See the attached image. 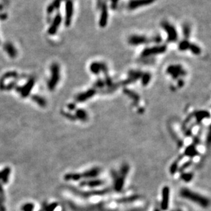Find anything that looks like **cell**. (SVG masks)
<instances>
[{"label": "cell", "mask_w": 211, "mask_h": 211, "mask_svg": "<svg viewBox=\"0 0 211 211\" xmlns=\"http://www.w3.org/2000/svg\"><path fill=\"white\" fill-rule=\"evenodd\" d=\"M167 50V46L165 45H156L150 48H145L141 53V58H149L150 56L159 55L164 53Z\"/></svg>", "instance_id": "obj_5"}, {"label": "cell", "mask_w": 211, "mask_h": 211, "mask_svg": "<svg viewBox=\"0 0 211 211\" xmlns=\"http://www.w3.org/2000/svg\"><path fill=\"white\" fill-rule=\"evenodd\" d=\"M99 8H100V15L99 17V25L101 28H104L108 25L109 18L108 6L107 2L105 1L103 2Z\"/></svg>", "instance_id": "obj_7"}, {"label": "cell", "mask_w": 211, "mask_h": 211, "mask_svg": "<svg viewBox=\"0 0 211 211\" xmlns=\"http://www.w3.org/2000/svg\"><path fill=\"white\" fill-rule=\"evenodd\" d=\"M190 45H191L190 41H189V40L187 39H184L179 43L178 49L181 52L187 51V50H189V49Z\"/></svg>", "instance_id": "obj_21"}, {"label": "cell", "mask_w": 211, "mask_h": 211, "mask_svg": "<svg viewBox=\"0 0 211 211\" xmlns=\"http://www.w3.org/2000/svg\"><path fill=\"white\" fill-rule=\"evenodd\" d=\"M2 201H3L0 199V211H6V208L4 206V204H3Z\"/></svg>", "instance_id": "obj_38"}, {"label": "cell", "mask_w": 211, "mask_h": 211, "mask_svg": "<svg viewBox=\"0 0 211 211\" xmlns=\"http://www.w3.org/2000/svg\"><path fill=\"white\" fill-rule=\"evenodd\" d=\"M68 108L70 111H73V110L75 109V104H74V103H70V104L68 105Z\"/></svg>", "instance_id": "obj_39"}, {"label": "cell", "mask_w": 211, "mask_h": 211, "mask_svg": "<svg viewBox=\"0 0 211 211\" xmlns=\"http://www.w3.org/2000/svg\"><path fill=\"white\" fill-rule=\"evenodd\" d=\"M65 12L64 24L66 27H69L71 26L74 13V4L72 0H67V2H66Z\"/></svg>", "instance_id": "obj_8"}, {"label": "cell", "mask_w": 211, "mask_h": 211, "mask_svg": "<svg viewBox=\"0 0 211 211\" xmlns=\"http://www.w3.org/2000/svg\"><path fill=\"white\" fill-rule=\"evenodd\" d=\"M31 99H33L34 102H35L36 103H38L40 107H45L47 105L46 100L44 99L43 97L39 95H34L31 96Z\"/></svg>", "instance_id": "obj_22"}, {"label": "cell", "mask_w": 211, "mask_h": 211, "mask_svg": "<svg viewBox=\"0 0 211 211\" xmlns=\"http://www.w3.org/2000/svg\"><path fill=\"white\" fill-rule=\"evenodd\" d=\"M191 27L189 26V24L185 23L182 26V34H183V36H185V39L188 40L189 38L191 36Z\"/></svg>", "instance_id": "obj_23"}, {"label": "cell", "mask_w": 211, "mask_h": 211, "mask_svg": "<svg viewBox=\"0 0 211 211\" xmlns=\"http://www.w3.org/2000/svg\"><path fill=\"white\" fill-rule=\"evenodd\" d=\"M162 41V38L159 35H155L150 38L144 35H139V34H133L128 37V43L132 46H138L141 45H146L150 43H156L157 45Z\"/></svg>", "instance_id": "obj_1"}, {"label": "cell", "mask_w": 211, "mask_h": 211, "mask_svg": "<svg viewBox=\"0 0 211 211\" xmlns=\"http://www.w3.org/2000/svg\"><path fill=\"white\" fill-rule=\"evenodd\" d=\"M62 115H63L65 116L67 118H68V119H70V120H72V121H73V120H75V119H76V117H75V116L72 115V114H71V113H69V112H62Z\"/></svg>", "instance_id": "obj_33"}, {"label": "cell", "mask_w": 211, "mask_h": 211, "mask_svg": "<svg viewBox=\"0 0 211 211\" xmlns=\"http://www.w3.org/2000/svg\"><path fill=\"white\" fill-rule=\"evenodd\" d=\"M184 84H185V82H184V81L182 80H179L178 82V86L180 87V88L183 87L184 86Z\"/></svg>", "instance_id": "obj_40"}, {"label": "cell", "mask_w": 211, "mask_h": 211, "mask_svg": "<svg viewBox=\"0 0 211 211\" xmlns=\"http://www.w3.org/2000/svg\"><path fill=\"white\" fill-rule=\"evenodd\" d=\"M158 0H130L128 2L127 8L129 11H135L144 6L153 4Z\"/></svg>", "instance_id": "obj_6"}, {"label": "cell", "mask_w": 211, "mask_h": 211, "mask_svg": "<svg viewBox=\"0 0 211 211\" xmlns=\"http://www.w3.org/2000/svg\"><path fill=\"white\" fill-rule=\"evenodd\" d=\"M103 182L100 179H91V180L83 181L81 183V186H88L91 187H99V186L103 184Z\"/></svg>", "instance_id": "obj_19"}, {"label": "cell", "mask_w": 211, "mask_h": 211, "mask_svg": "<svg viewBox=\"0 0 211 211\" xmlns=\"http://www.w3.org/2000/svg\"><path fill=\"white\" fill-rule=\"evenodd\" d=\"M16 84H17V82H10V84H8L7 86L5 87L4 89L7 90V91H10V90H11L12 89H14V87H16Z\"/></svg>", "instance_id": "obj_34"}, {"label": "cell", "mask_w": 211, "mask_h": 211, "mask_svg": "<svg viewBox=\"0 0 211 211\" xmlns=\"http://www.w3.org/2000/svg\"><path fill=\"white\" fill-rule=\"evenodd\" d=\"M160 26L167 34V40L169 43H175L178 39V34L176 27L167 21L160 23Z\"/></svg>", "instance_id": "obj_3"}, {"label": "cell", "mask_w": 211, "mask_h": 211, "mask_svg": "<svg viewBox=\"0 0 211 211\" xmlns=\"http://www.w3.org/2000/svg\"><path fill=\"white\" fill-rule=\"evenodd\" d=\"M34 208V204L32 203H27L22 206L21 210L23 211H33Z\"/></svg>", "instance_id": "obj_32"}, {"label": "cell", "mask_w": 211, "mask_h": 211, "mask_svg": "<svg viewBox=\"0 0 211 211\" xmlns=\"http://www.w3.org/2000/svg\"><path fill=\"white\" fill-rule=\"evenodd\" d=\"M34 83H35V80L34 78H31V79L29 80V81L23 87H16V91L21 93V96L23 97H27L30 95L31 89H32V88L34 86Z\"/></svg>", "instance_id": "obj_10"}, {"label": "cell", "mask_w": 211, "mask_h": 211, "mask_svg": "<svg viewBox=\"0 0 211 211\" xmlns=\"http://www.w3.org/2000/svg\"><path fill=\"white\" fill-rule=\"evenodd\" d=\"M103 84H104V83H103V82H102V81H99V82H96V87H103Z\"/></svg>", "instance_id": "obj_41"}, {"label": "cell", "mask_w": 211, "mask_h": 211, "mask_svg": "<svg viewBox=\"0 0 211 211\" xmlns=\"http://www.w3.org/2000/svg\"><path fill=\"white\" fill-rule=\"evenodd\" d=\"M10 174V169L9 167H6L0 171V179H2L4 184H6L8 181L9 175Z\"/></svg>", "instance_id": "obj_20"}, {"label": "cell", "mask_w": 211, "mask_h": 211, "mask_svg": "<svg viewBox=\"0 0 211 211\" xmlns=\"http://www.w3.org/2000/svg\"><path fill=\"white\" fill-rule=\"evenodd\" d=\"M125 176L126 175L120 174V175L119 177L116 178L115 182V189L117 191H120L122 189V188H123Z\"/></svg>", "instance_id": "obj_18"}, {"label": "cell", "mask_w": 211, "mask_h": 211, "mask_svg": "<svg viewBox=\"0 0 211 211\" xmlns=\"http://www.w3.org/2000/svg\"><path fill=\"white\" fill-rule=\"evenodd\" d=\"M181 178L185 182H189L193 178V174H191V173H183L181 175Z\"/></svg>", "instance_id": "obj_31"}, {"label": "cell", "mask_w": 211, "mask_h": 211, "mask_svg": "<svg viewBox=\"0 0 211 211\" xmlns=\"http://www.w3.org/2000/svg\"><path fill=\"white\" fill-rule=\"evenodd\" d=\"M189 50H190L191 52L195 55H200L201 52V49L200 47L197 45H196V44L193 43H191V45H190Z\"/></svg>", "instance_id": "obj_25"}, {"label": "cell", "mask_w": 211, "mask_h": 211, "mask_svg": "<svg viewBox=\"0 0 211 211\" xmlns=\"http://www.w3.org/2000/svg\"><path fill=\"white\" fill-rule=\"evenodd\" d=\"M110 3H111V8L112 10H115L116 7L118 6L119 0H109Z\"/></svg>", "instance_id": "obj_35"}, {"label": "cell", "mask_w": 211, "mask_h": 211, "mask_svg": "<svg viewBox=\"0 0 211 211\" xmlns=\"http://www.w3.org/2000/svg\"><path fill=\"white\" fill-rule=\"evenodd\" d=\"M177 169H178L177 162L173 163L172 167H171V169H170V170H171L172 174H174V173L176 171V170H177Z\"/></svg>", "instance_id": "obj_37"}, {"label": "cell", "mask_w": 211, "mask_h": 211, "mask_svg": "<svg viewBox=\"0 0 211 211\" xmlns=\"http://www.w3.org/2000/svg\"><path fill=\"white\" fill-rule=\"evenodd\" d=\"M40 211H44V210H43V209H42V210H40Z\"/></svg>", "instance_id": "obj_42"}, {"label": "cell", "mask_w": 211, "mask_h": 211, "mask_svg": "<svg viewBox=\"0 0 211 211\" xmlns=\"http://www.w3.org/2000/svg\"><path fill=\"white\" fill-rule=\"evenodd\" d=\"M64 0H53V1L49 5L47 8V12L48 14H52L53 12L60 7L62 2Z\"/></svg>", "instance_id": "obj_17"}, {"label": "cell", "mask_w": 211, "mask_h": 211, "mask_svg": "<svg viewBox=\"0 0 211 211\" xmlns=\"http://www.w3.org/2000/svg\"><path fill=\"white\" fill-rule=\"evenodd\" d=\"M181 195L185 199L197 204L198 205L203 208H206L209 205V201L207 198L191 190H189L187 188H183L181 191Z\"/></svg>", "instance_id": "obj_2"}, {"label": "cell", "mask_w": 211, "mask_h": 211, "mask_svg": "<svg viewBox=\"0 0 211 211\" xmlns=\"http://www.w3.org/2000/svg\"><path fill=\"white\" fill-rule=\"evenodd\" d=\"M151 75L149 73H145L142 75H141V83L144 86H146V85L149 83L150 81Z\"/></svg>", "instance_id": "obj_27"}, {"label": "cell", "mask_w": 211, "mask_h": 211, "mask_svg": "<svg viewBox=\"0 0 211 211\" xmlns=\"http://www.w3.org/2000/svg\"><path fill=\"white\" fill-rule=\"evenodd\" d=\"M62 17L60 13H57V15L55 16L54 19L52 21V23L48 29V34L50 35H54L56 32H58L59 26L62 23Z\"/></svg>", "instance_id": "obj_11"}, {"label": "cell", "mask_w": 211, "mask_h": 211, "mask_svg": "<svg viewBox=\"0 0 211 211\" xmlns=\"http://www.w3.org/2000/svg\"><path fill=\"white\" fill-rule=\"evenodd\" d=\"M169 188L168 187H165L162 191V200L160 203V207L163 210H166L169 207Z\"/></svg>", "instance_id": "obj_13"}, {"label": "cell", "mask_w": 211, "mask_h": 211, "mask_svg": "<svg viewBox=\"0 0 211 211\" xmlns=\"http://www.w3.org/2000/svg\"><path fill=\"white\" fill-rule=\"evenodd\" d=\"M0 199L2 201L5 200V195H4V188L2 187V183H0Z\"/></svg>", "instance_id": "obj_36"}, {"label": "cell", "mask_w": 211, "mask_h": 211, "mask_svg": "<svg viewBox=\"0 0 211 211\" xmlns=\"http://www.w3.org/2000/svg\"><path fill=\"white\" fill-rule=\"evenodd\" d=\"M167 73L169 74L174 80L177 79L180 76H183L186 75V71L182 69L180 65H170L167 69Z\"/></svg>", "instance_id": "obj_9"}, {"label": "cell", "mask_w": 211, "mask_h": 211, "mask_svg": "<svg viewBox=\"0 0 211 211\" xmlns=\"http://www.w3.org/2000/svg\"><path fill=\"white\" fill-rule=\"evenodd\" d=\"M4 49L11 58H14L17 56V50L11 43H6L4 45Z\"/></svg>", "instance_id": "obj_14"}, {"label": "cell", "mask_w": 211, "mask_h": 211, "mask_svg": "<svg viewBox=\"0 0 211 211\" xmlns=\"http://www.w3.org/2000/svg\"><path fill=\"white\" fill-rule=\"evenodd\" d=\"M207 116H209V112H208L207 111H200L196 114L197 121L198 122L201 121L204 118H206Z\"/></svg>", "instance_id": "obj_28"}, {"label": "cell", "mask_w": 211, "mask_h": 211, "mask_svg": "<svg viewBox=\"0 0 211 211\" xmlns=\"http://www.w3.org/2000/svg\"><path fill=\"white\" fill-rule=\"evenodd\" d=\"M51 76L48 82V88L50 91H53L60 79V69L58 63L52 64L51 67Z\"/></svg>", "instance_id": "obj_4"}, {"label": "cell", "mask_w": 211, "mask_h": 211, "mask_svg": "<svg viewBox=\"0 0 211 211\" xmlns=\"http://www.w3.org/2000/svg\"><path fill=\"white\" fill-rule=\"evenodd\" d=\"M81 178L80 174H68L65 175L64 179L66 180H75L77 181Z\"/></svg>", "instance_id": "obj_26"}, {"label": "cell", "mask_w": 211, "mask_h": 211, "mask_svg": "<svg viewBox=\"0 0 211 211\" xmlns=\"http://www.w3.org/2000/svg\"><path fill=\"white\" fill-rule=\"evenodd\" d=\"M197 154V151L193 146H189L187 148V150L185 151V154L188 155L189 156H194Z\"/></svg>", "instance_id": "obj_29"}, {"label": "cell", "mask_w": 211, "mask_h": 211, "mask_svg": "<svg viewBox=\"0 0 211 211\" xmlns=\"http://www.w3.org/2000/svg\"><path fill=\"white\" fill-rule=\"evenodd\" d=\"M100 174V169L99 168H93L92 169L88 170V171L84 172L83 174H81V178H96Z\"/></svg>", "instance_id": "obj_16"}, {"label": "cell", "mask_w": 211, "mask_h": 211, "mask_svg": "<svg viewBox=\"0 0 211 211\" xmlns=\"http://www.w3.org/2000/svg\"><path fill=\"white\" fill-rule=\"evenodd\" d=\"M75 117L79 119L81 121H86L87 118L86 112L82 109H78L75 113Z\"/></svg>", "instance_id": "obj_24"}, {"label": "cell", "mask_w": 211, "mask_h": 211, "mask_svg": "<svg viewBox=\"0 0 211 211\" xmlns=\"http://www.w3.org/2000/svg\"><path fill=\"white\" fill-rule=\"evenodd\" d=\"M57 206H58V204L57 203H53V204H50V205H48V206H47V204H44L43 210L44 211H53L55 209V208Z\"/></svg>", "instance_id": "obj_30"}, {"label": "cell", "mask_w": 211, "mask_h": 211, "mask_svg": "<svg viewBox=\"0 0 211 211\" xmlns=\"http://www.w3.org/2000/svg\"><path fill=\"white\" fill-rule=\"evenodd\" d=\"M90 70L93 74L98 75L101 71L106 74L108 68H107L105 64L100 63L98 62H94L90 66Z\"/></svg>", "instance_id": "obj_12"}, {"label": "cell", "mask_w": 211, "mask_h": 211, "mask_svg": "<svg viewBox=\"0 0 211 211\" xmlns=\"http://www.w3.org/2000/svg\"><path fill=\"white\" fill-rule=\"evenodd\" d=\"M95 93H96V91L94 89H90L89 91H86V92L81 93L76 97L77 102H85V101H86L87 99H90L92 97H93Z\"/></svg>", "instance_id": "obj_15"}]
</instances>
